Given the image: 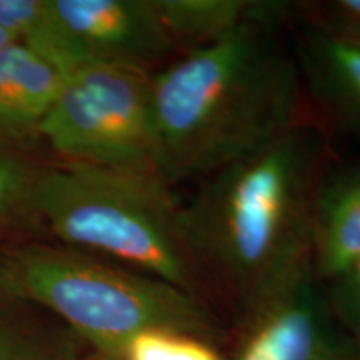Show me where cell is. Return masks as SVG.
<instances>
[{"label": "cell", "mask_w": 360, "mask_h": 360, "mask_svg": "<svg viewBox=\"0 0 360 360\" xmlns=\"http://www.w3.org/2000/svg\"><path fill=\"white\" fill-rule=\"evenodd\" d=\"M283 20H254L152 74L157 172L170 187L245 159L299 122L304 94Z\"/></svg>", "instance_id": "cell-1"}, {"label": "cell", "mask_w": 360, "mask_h": 360, "mask_svg": "<svg viewBox=\"0 0 360 360\" xmlns=\"http://www.w3.org/2000/svg\"><path fill=\"white\" fill-rule=\"evenodd\" d=\"M323 130L299 120L245 159L202 179L182 225L205 278L240 312L310 267L314 197L326 174Z\"/></svg>", "instance_id": "cell-2"}, {"label": "cell", "mask_w": 360, "mask_h": 360, "mask_svg": "<svg viewBox=\"0 0 360 360\" xmlns=\"http://www.w3.org/2000/svg\"><path fill=\"white\" fill-rule=\"evenodd\" d=\"M34 209L51 240L202 297L205 276L182 225V204L155 172L45 162Z\"/></svg>", "instance_id": "cell-3"}, {"label": "cell", "mask_w": 360, "mask_h": 360, "mask_svg": "<svg viewBox=\"0 0 360 360\" xmlns=\"http://www.w3.org/2000/svg\"><path fill=\"white\" fill-rule=\"evenodd\" d=\"M7 255L22 290L98 360H122L129 340L148 328L217 334L202 297L160 278L39 237L11 240Z\"/></svg>", "instance_id": "cell-4"}, {"label": "cell", "mask_w": 360, "mask_h": 360, "mask_svg": "<svg viewBox=\"0 0 360 360\" xmlns=\"http://www.w3.org/2000/svg\"><path fill=\"white\" fill-rule=\"evenodd\" d=\"M56 160L157 172L152 74L89 64L70 72L37 129Z\"/></svg>", "instance_id": "cell-5"}, {"label": "cell", "mask_w": 360, "mask_h": 360, "mask_svg": "<svg viewBox=\"0 0 360 360\" xmlns=\"http://www.w3.org/2000/svg\"><path fill=\"white\" fill-rule=\"evenodd\" d=\"M232 360H360L312 265L242 312Z\"/></svg>", "instance_id": "cell-6"}, {"label": "cell", "mask_w": 360, "mask_h": 360, "mask_svg": "<svg viewBox=\"0 0 360 360\" xmlns=\"http://www.w3.org/2000/svg\"><path fill=\"white\" fill-rule=\"evenodd\" d=\"M74 70L89 64L154 74L180 53L155 0H47ZM72 70V72H74Z\"/></svg>", "instance_id": "cell-7"}, {"label": "cell", "mask_w": 360, "mask_h": 360, "mask_svg": "<svg viewBox=\"0 0 360 360\" xmlns=\"http://www.w3.org/2000/svg\"><path fill=\"white\" fill-rule=\"evenodd\" d=\"M360 257V164L326 170L314 197L310 264L322 283Z\"/></svg>", "instance_id": "cell-8"}, {"label": "cell", "mask_w": 360, "mask_h": 360, "mask_svg": "<svg viewBox=\"0 0 360 360\" xmlns=\"http://www.w3.org/2000/svg\"><path fill=\"white\" fill-rule=\"evenodd\" d=\"M294 51L307 89L330 119L360 132V47L304 24Z\"/></svg>", "instance_id": "cell-9"}, {"label": "cell", "mask_w": 360, "mask_h": 360, "mask_svg": "<svg viewBox=\"0 0 360 360\" xmlns=\"http://www.w3.org/2000/svg\"><path fill=\"white\" fill-rule=\"evenodd\" d=\"M8 242H0V360H85L82 342L22 290Z\"/></svg>", "instance_id": "cell-10"}, {"label": "cell", "mask_w": 360, "mask_h": 360, "mask_svg": "<svg viewBox=\"0 0 360 360\" xmlns=\"http://www.w3.org/2000/svg\"><path fill=\"white\" fill-rule=\"evenodd\" d=\"M67 75L12 42L0 49V139L27 146L52 109Z\"/></svg>", "instance_id": "cell-11"}, {"label": "cell", "mask_w": 360, "mask_h": 360, "mask_svg": "<svg viewBox=\"0 0 360 360\" xmlns=\"http://www.w3.org/2000/svg\"><path fill=\"white\" fill-rule=\"evenodd\" d=\"M155 7L179 53L227 37L254 20H283L295 4L274 0H155Z\"/></svg>", "instance_id": "cell-12"}, {"label": "cell", "mask_w": 360, "mask_h": 360, "mask_svg": "<svg viewBox=\"0 0 360 360\" xmlns=\"http://www.w3.org/2000/svg\"><path fill=\"white\" fill-rule=\"evenodd\" d=\"M44 164L27 146L0 139V242L39 236L34 195Z\"/></svg>", "instance_id": "cell-13"}, {"label": "cell", "mask_w": 360, "mask_h": 360, "mask_svg": "<svg viewBox=\"0 0 360 360\" xmlns=\"http://www.w3.org/2000/svg\"><path fill=\"white\" fill-rule=\"evenodd\" d=\"M0 29L13 42L56 65L62 74L69 75L74 70L47 0H0Z\"/></svg>", "instance_id": "cell-14"}, {"label": "cell", "mask_w": 360, "mask_h": 360, "mask_svg": "<svg viewBox=\"0 0 360 360\" xmlns=\"http://www.w3.org/2000/svg\"><path fill=\"white\" fill-rule=\"evenodd\" d=\"M122 360H225L214 340L172 328L139 332L125 345Z\"/></svg>", "instance_id": "cell-15"}, {"label": "cell", "mask_w": 360, "mask_h": 360, "mask_svg": "<svg viewBox=\"0 0 360 360\" xmlns=\"http://www.w3.org/2000/svg\"><path fill=\"white\" fill-rule=\"evenodd\" d=\"M305 24L360 47V0L297 4Z\"/></svg>", "instance_id": "cell-16"}, {"label": "cell", "mask_w": 360, "mask_h": 360, "mask_svg": "<svg viewBox=\"0 0 360 360\" xmlns=\"http://www.w3.org/2000/svg\"><path fill=\"white\" fill-rule=\"evenodd\" d=\"M326 294L342 327L360 344V257L327 282Z\"/></svg>", "instance_id": "cell-17"}, {"label": "cell", "mask_w": 360, "mask_h": 360, "mask_svg": "<svg viewBox=\"0 0 360 360\" xmlns=\"http://www.w3.org/2000/svg\"><path fill=\"white\" fill-rule=\"evenodd\" d=\"M12 42H13V40H12L11 37H8V34L4 32V30L0 29V49L6 47L7 44H12Z\"/></svg>", "instance_id": "cell-18"}]
</instances>
